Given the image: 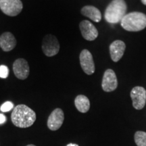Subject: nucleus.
<instances>
[{
	"label": "nucleus",
	"instance_id": "1",
	"mask_svg": "<svg viewBox=\"0 0 146 146\" xmlns=\"http://www.w3.org/2000/svg\"><path fill=\"white\" fill-rule=\"evenodd\" d=\"M11 120L16 127L27 128L33 125L36 120V114L26 105L16 106L11 115Z\"/></svg>",
	"mask_w": 146,
	"mask_h": 146
},
{
	"label": "nucleus",
	"instance_id": "2",
	"mask_svg": "<svg viewBox=\"0 0 146 146\" xmlns=\"http://www.w3.org/2000/svg\"><path fill=\"white\" fill-rule=\"evenodd\" d=\"M120 24L127 31H139L146 27V15L141 12H131L124 16Z\"/></svg>",
	"mask_w": 146,
	"mask_h": 146
},
{
	"label": "nucleus",
	"instance_id": "3",
	"mask_svg": "<svg viewBox=\"0 0 146 146\" xmlns=\"http://www.w3.org/2000/svg\"><path fill=\"white\" fill-rule=\"evenodd\" d=\"M127 9L124 0H112L106 10V21L111 24L118 23L126 15Z\"/></svg>",
	"mask_w": 146,
	"mask_h": 146
},
{
	"label": "nucleus",
	"instance_id": "4",
	"mask_svg": "<svg viewBox=\"0 0 146 146\" xmlns=\"http://www.w3.org/2000/svg\"><path fill=\"white\" fill-rule=\"evenodd\" d=\"M42 50L47 57H52L58 54L60 50L59 41L52 35H47L42 41Z\"/></svg>",
	"mask_w": 146,
	"mask_h": 146
},
{
	"label": "nucleus",
	"instance_id": "5",
	"mask_svg": "<svg viewBox=\"0 0 146 146\" xmlns=\"http://www.w3.org/2000/svg\"><path fill=\"white\" fill-rule=\"evenodd\" d=\"M23 8V5L21 0H0V9L9 16L18 15Z\"/></svg>",
	"mask_w": 146,
	"mask_h": 146
},
{
	"label": "nucleus",
	"instance_id": "6",
	"mask_svg": "<svg viewBox=\"0 0 146 146\" xmlns=\"http://www.w3.org/2000/svg\"><path fill=\"white\" fill-rule=\"evenodd\" d=\"M80 64L85 73L88 75L95 72V64L93 59L92 54L87 50H83L80 54Z\"/></svg>",
	"mask_w": 146,
	"mask_h": 146
},
{
	"label": "nucleus",
	"instance_id": "7",
	"mask_svg": "<svg viewBox=\"0 0 146 146\" xmlns=\"http://www.w3.org/2000/svg\"><path fill=\"white\" fill-rule=\"evenodd\" d=\"M133 106L137 110H141L145 106L146 102V90L142 87H135L131 92Z\"/></svg>",
	"mask_w": 146,
	"mask_h": 146
},
{
	"label": "nucleus",
	"instance_id": "8",
	"mask_svg": "<svg viewBox=\"0 0 146 146\" xmlns=\"http://www.w3.org/2000/svg\"><path fill=\"white\" fill-rule=\"evenodd\" d=\"M117 77L114 71L112 69H108L105 71L102 79V89L106 92H111L117 88Z\"/></svg>",
	"mask_w": 146,
	"mask_h": 146
},
{
	"label": "nucleus",
	"instance_id": "9",
	"mask_svg": "<svg viewBox=\"0 0 146 146\" xmlns=\"http://www.w3.org/2000/svg\"><path fill=\"white\" fill-rule=\"evenodd\" d=\"M13 71L14 75L18 79H26L30 72L29 66L27 60L23 58H18L15 60L13 64Z\"/></svg>",
	"mask_w": 146,
	"mask_h": 146
},
{
	"label": "nucleus",
	"instance_id": "10",
	"mask_svg": "<svg viewBox=\"0 0 146 146\" xmlns=\"http://www.w3.org/2000/svg\"><path fill=\"white\" fill-rule=\"evenodd\" d=\"M64 120V114L62 110L55 109L49 116L47 120V127L51 131H57L62 125Z\"/></svg>",
	"mask_w": 146,
	"mask_h": 146
},
{
	"label": "nucleus",
	"instance_id": "11",
	"mask_svg": "<svg viewBox=\"0 0 146 146\" xmlns=\"http://www.w3.org/2000/svg\"><path fill=\"white\" fill-rule=\"evenodd\" d=\"M79 28L83 38L87 41H94L98 37V30L89 21H82L79 25Z\"/></svg>",
	"mask_w": 146,
	"mask_h": 146
},
{
	"label": "nucleus",
	"instance_id": "12",
	"mask_svg": "<svg viewBox=\"0 0 146 146\" xmlns=\"http://www.w3.org/2000/svg\"><path fill=\"white\" fill-rule=\"evenodd\" d=\"M126 49V45L123 41L116 40L111 43L110 53L111 58L115 62H117L123 57Z\"/></svg>",
	"mask_w": 146,
	"mask_h": 146
},
{
	"label": "nucleus",
	"instance_id": "13",
	"mask_svg": "<svg viewBox=\"0 0 146 146\" xmlns=\"http://www.w3.org/2000/svg\"><path fill=\"white\" fill-rule=\"evenodd\" d=\"M16 40L12 33L5 32L0 36V47L3 52H10L16 47Z\"/></svg>",
	"mask_w": 146,
	"mask_h": 146
},
{
	"label": "nucleus",
	"instance_id": "14",
	"mask_svg": "<svg viewBox=\"0 0 146 146\" xmlns=\"http://www.w3.org/2000/svg\"><path fill=\"white\" fill-rule=\"evenodd\" d=\"M81 14L96 23H99L102 20L101 12L96 7L92 6V5L84 6L81 9Z\"/></svg>",
	"mask_w": 146,
	"mask_h": 146
},
{
	"label": "nucleus",
	"instance_id": "15",
	"mask_svg": "<svg viewBox=\"0 0 146 146\" xmlns=\"http://www.w3.org/2000/svg\"><path fill=\"white\" fill-rule=\"evenodd\" d=\"M74 104L79 112L86 113L90 108V102L88 98L83 95H79L75 98Z\"/></svg>",
	"mask_w": 146,
	"mask_h": 146
},
{
	"label": "nucleus",
	"instance_id": "16",
	"mask_svg": "<svg viewBox=\"0 0 146 146\" xmlns=\"http://www.w3.org/2000/svg\"><path fill=\"white\" fill-rule=\"evenodd\" d=\"M135 141L138 146H146V133L137 131L135 135Z\"/></svg>",
	"mask_w": 146,
	"mask_h": 146
},
{
	"label": "nucleus",
	"instance_id": "17",
	"mask_svg": "<svg viewBox=\"0 0 146 146\" xmlns=\"http://www.w3.org/2000/svg\"><path fill=\"white\" fill-rule=\"evenodd\" d=\"M14 108V104L11 102H6L1 105L0 110L1 112H7L10 111Z\"/></svg>",
	"mask_w": 146,
	"mask_h": 146
},
{
	"label": "nucleus",
	"instance_id": "18",
	"mask_svg": "<svg viewBox=\"0 0 146 146\" xmlns=\"http://www.w3.org/2000/svg\"><path fill=\"white\" fill-rule=\"evenodd\" d=\"M9 69L6 66L1 65L0 66V77L2 78H5L8 76Z\"/></svg>",
	"mask_w": 146,
	"mask_h": 146
},
{
	"label": "nucleus",
	"instance_id": "19",
	"mask_svg": "<svg viewBox=\"0 0 146 146\" xmlns=\"http://www.w3.org/2000/svg\"><path fill=\"white\" fill-rule=\"evenodd\" d=\"M6 121V116L2 114H0V125L4 123Z\"/></svg>",
	"mask_w": 146,
	"mask_h": 146
},
{
	"label": "nucleus",
	"instance_id": "20",
	"mask_svg": "<svg viewBox=\"0 0 146 146\" xmlns=\"http://www.w3.org/2000/svg\"><path fill=\"white\" fill-rule=\"evenodd\" d=\"M66 146H78V145L77 144H75V143H69Z\"/></svg>",
	"mask_w": 146,
	"mask_h": 146
},
{
	"label": "nucleus",
	"instance_id": "21",
	"mask_svg": "<svg viewBox=\"0 0 146 146\" xmlns=\"http://www.w3.org/2000/svg\"><path fill=\"white\" fill-rule=\"evenodd\" d=\"M141 2L146 5V0H141Z\"/></svg>",
	"mask_w": 146,
	"mask_h": 146
},
{
	"label": "nucleus",
	"instance_id": "22",
	"mask_svg": "<svg viewBox=\"0 0 146 146\" xmlns=\"http://www.w3.org/2000/svg\"><path fill=\"white\" fill-rule=\"evenodd\" d=\"M26 146H36V145H33V144H29V145H26Z\"/></svg>",
	"mask_w": 146,
	"mask_h": 146
}]
</instances>
